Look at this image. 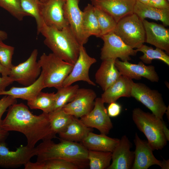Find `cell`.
Here are the masks:
<instances>
[{"mask_svg":"<svg viewBox=\"0 0 169 169\" xmlns=\"http://www.w3.org/2000/svg\"><path fill=\"white\" fill-rule=\"evenodd\" d=\"M9 108L6 116L1 122L2 130L22 133L27 138V145L32 147L40 140L56 137L51 129L48 113L33 115L22 103H15Z\"/></svg>","mask_w":169,"mask_h":169,"instance_id":"obj_1","label":"cell"},{"mask_svg":"<svg viewBox=\"0 0 169 169\" xmlns=\"http://www.w3.org/2000/svg\"><path fill=\"white\" fill-rule=\"evenodd\" d=\"M44 44L52 53L74 65L79 55L80 45L69 25L59 30L45 25L40 32Z\"/></svg>","mask_w":169,"mask_h":169,"instance_id":"obj_2","label":"cell"},{"mask_svg":"<svg viewBox=\"0 0 169 169\" xmlns=\"http://www.w3.org/2000/svg\"><path fill=\"white\" fill-rule=\"evenodd\" d=\"M55 143L52 139L43 141L36 148L37 161L52 159L69 160L89 166L88 150L80 143L60 139Z\"/></svg>","mask_w":169,"mask_h":169,"instance_id":"obj_3","label":"cell"},{"mask_svg":"<svg viewBox=\"0 0 169 169\" xmlns=\"http://www.w3.org/2000/svg\"><path fill=\"white\" fill-rule=\"evenodd\" d=\"M132 120L137 128L143 132L153 149H162L167 141L163 132L162 120L152 113L143 111L139 108L132 111Z\"/></svg>","mask_w":169,"mask_h":169,"instance_id":"obj_4","label":"cell"},{"mask_svg":"<svg viewBox=\"0 0 169 169\" xmlns=\"http://www.w3.org/2000/svg\"><path fill=\"white\" fill-rule=\"evenodd\" d=\"M44 75V88L63 87V82L71 72L74 65L61 59L53 53H44L38 61Z\"/></svg>","mask_w":169,"mask_h":169,"instance_id":"obj_5","label":"cell"},{"mask_svg":"<svg viewBox=\"0 0 169 169\" xmlns=\"http://www.w3.org/2000/svg\"><path fill=\"white\" fill-rule=\"evenodd\" d=\"M113 32L133 49L140 48L145 42V31L142 20L134 13L119 20Z\"/></svg>","mask_w":169,"mask_h":169,"instance_id":"obj_6","label":"cell"},{"mask_svg":"<svg viewBox=\"0 0 169 169\" xmlns=\"http://www.w3.org/2000/svg\"><path fill=\"white\" fill-rule=\"evenodd\" d=\"M131 96L142 103L157 118L163 119L167 107L162 94L157 90L151 89L143 83H134Z\"/></svg>","mask_w":169,"mask_h":169,"instance_id":"obj_7","label":"cell"},{"mask_svg":"<svg viewBox=\"0 0 169 169\" xmlns=\"http://www.w3.org/2000/svg\"><path fill=\"white\" fill-rule=\"evenodd\" d=\"M104 41L101 49L100 59L102 60L110 59L120 58L122 61L131 59V56H135L137 52L126 45L113 32L100 37Z\"/></svg>","mask_w":169,"mask_h":169,"instance_id":"obj_8","label":"cell"},{"mask_svg":"<svg viewBox=\"0 0 169 169\" xmlns=\"http://www.w3.org/2000/svg\"><path fill=\"white\" fill-rule=\"evenodd\" d=\"M35 147L27 145H21L15 151H10L5 140H0V167L5 168H17L24 165L36 156Z\"/></svg>","mask_w":169,"mask_h":169,"instance_id":"obj_9","label":"cell"},{"mask_svg":"<svg viewBox=\"0 0 169 169\" xmlns=\"http://www.w3.org/2000/svg\"><path fill=\"white\" fill-rule=\"evenodd\" d=\"M38 54V50L34 49L25 61L16 66H13L8 76L14 81L25 86L33 84L41 72V68L37 61Z\"/></svg>","mask_w":169,"mask_h":169,"instance_id":"obj_10","label":"cell"},{"mask_svg":"<svg viewBox=\"0 0 169 169\" xmlns=\"http://www.w3.org/2000/svg\"><path fill=\"white\" fill-rule=\"evenodd\" d=\"M66 0H45L41 1L40 13L45 24L61 30L69 25L64 16Z\"/></svg>","mask_w":169,"mask_h":169,"instance_id":"obj_11","label":"cell"},{"mask_svg":"<svg viewBox=\"0 0 169 169\" xmlns=\"http://www.w3.org/2000/svg\"><path fill=\"white\" fill-rule=\"evenodd\" d=\"M104 104L101 98H96L92 110L80 119L87 127L96 128L100 134L107 135L113 125Z\"/></svg>","mask_w":169,"mask_h":169,"instance_id":"obj_12","label":"cell"},{"mask_svg":"<svg viewBox=\"0 0 169 169\" xmlns=\"http://www.w3.org/2000/svg\"><path fill=\"white\" fill-rule=\"evenodd\" d=\"M96 61L95 58L88 54L83 45H80L78 57L71 72L64 81L63 86L70 85L79 81H83L90 85H96L90 78L89 71L91 66Z\"/></svg>","mask_w":169,"mask_h":169,"instance_id":"obj_13","label":"cell"},{"mask_svg":"<svg viewBox=\"0 0 169 169\" xmlns=\"http://www.w3.org/2000/svg\"><path fill=\"white\" fill-rule=\"evenodd\" d=\"M96 97V94L93 90L79 88L73 100L62 109L67 114L81 118L92 110Z\"/></svg>","mask_w":169,"mask_h":169,"instance_id":"obj_14","label":"cell"},{"mask_svg":"<svg viewBox=\"0 0 169 169\" xmlns=\"http://www.w3.org/2000/svg\"><path fill=\"white\" fill-rule=\"evenodd\" d=\"M115 65L121 75L130 79L140 80L143 77L152 82H157L159 80L155 67L146 65L141 61L133 64L116 59Z\"/></svg>","mask_w":169,"mask_h":169,"instance_id":"obj_15","label":"cell"},{"mask_svg":"<svg viewBox=\"0 0 169 169\" xmlns=\"http://www.w3.org/2000/svg\"><path fill=\"white\" fill-rule=\"evenodd\" d=\"M80 0H66L64 7V16L80 45L86 44L88 38L83 27V11L79 4Z\"/></svg>","mask_w":169,"mask_h":169,"instance_id":"obj_16","label":"cell"},{"mask_svg":"<svg viewBox=\"0 0 169 169\" xmlns=\"http://www.w3.org/2000/svg\"><path fill=\"white\" fill-rule=\"evenodd\" d=\"M91 4L111 16L117 23L132 14L136 0H90Z\"/></svg>","mask_w":169,"mask_h":169,"instance_id":"obj_17","label":"cell"},{"mask_svg":"<svg viewBox=\"0 0 169 169\" xmlns=\"http://www.w3.org/2000/svg\"><path fill=\"white\" fill-rule=\"evenodd\" d=\"M132 144L126 135L123 136L112 152L111 163L107 169H131L133 163L134 152Z\"/></svg>","mask_w":169,"mask_h":169,"instance_id":"obj_18","label":"cell"},{"mask_svg":"<svg viewBox=\"0 0 169 169\" xmlns=\"http://www.w3.org/2000/svg\"><path fill=\"white\" fill-rule=\"evenodd\" d=\"M134 141L136 148L132 169H147L154 165L161 166V161L155 157L147 141L141 139L136 133Z\"/></svg>","mask_w":169,"mask_h":169,"instance_id":"obj_19","label":"cell"},{"mask_svg":"<svg viewBox=\"0 0 169 169\" xmlns=\"http://www.w3.org/2000/svg\"><path fill=\"white\" fill-rule=\"evenodd\" d=\"M146 33L145 42L169 54V30L163 25L142 20Z\"/></svg>","mask_w":169,"mask_h":169,"instance_id":"obj_20","label":"cell"},{"mask_svg":"<svg viewBox=\"0 0 169 169\" xmlns=\"http://www.w3.org/2000/svg\"><path fill=\"white\" fill-rule=\"evenodd\" d=\"M134 82L132 79L121 75L118 79L104 91L101 99L105 103L116 102L121 97H130Z\"/></svg>","mask_w":169,"mask_h":169,"instance_id":"obj_21","label":"cell"},{"mask_svg":"<svg viewBox=\"0 0 169 169\" xmlns=\"http://www.w3.org/2000/svg\"><path fill=\"white\" fill-rule=\"evenodd\" d=\"M115 59H110L102 60L95 74V82L104 91L115 82L121 75L115 66Z\"/></svg>","mask_w":169,"mask_h":169,"instance_id":"obj_22","label":"cell"},{"mask_svg":"<svg viewBox=\"0 0 169 169\" xmlns=\"http://www.w3.org/2000/svg\"><path fill=\"white\" fill-rule=\"evenodd\" d=\"M119 140L109 137L105 134H96L91 131L80 143L88 150L112 152Z\"/></svg>","mask_w":169,"mask_h":169,"instance_id":"obj_23","label":"cell"},{"mask_svg":"<svg viewBox=\"0 0 169 169\" xmlns=\"http://www.w3.org/2000/svg\"><path fill=\"white\" fill-rule=\"evenodd\" d=\"M44 75L41 71L40 74L33 84L23 87H12L8 90L0 92V95H9L17 99L19 98L27 101L34 99L44 88Z\"/></svg>","mask_w":169,"mask_h":169,"instance_id":"obj_24","label":"cell"},{"mask_svg":"<svg viewBox=\"0 0 169 169\" xmlns=\"http://www.w3.org/2000/svg\"><path fill=\"white\" fill-rule=\"evenodd\" d=\"M133 13L141 20L148 18L161 21L163 25L169 26V9H159L136 0Z\"/></svg>","mask_w":169,"mask_h":169,"instance_id":"obj_25","label":"cell"},{"mask_svg":"<svg viewBox=\"0 0 169 169\" xmlns=\"http://www.w3.org/2000/svg\"><path fill=\"white\" fill-rule=\"evenodd\" d=\"M92 130V128L87 127L80 119L73 116L66 129L58 134L60 139L81 142Z\"/></svg>","mask_w":169,"mask_h":169,"instance_id":"obj_26","label":"cell"},{"mask_svg":"<svg viewBox=\"0 0 169 169\" xmlns=\"http://www.w3.org/2000/svg\"><path fill=\"white\" fill-rule=\"evenodd\" d=\"M25 169H81L87 166L71 161L52 159L35 162H28L24 165Z\"/></svg>","mask_w":169,"mask_h":169,"instance_id":"obj_27","label":"cell"},{"mask_svg":"<svg viewBox=\"0 0 169 169\" xmlns=\"http://www.w3.org/2000/svg\"><path fill=\"white\" fill-rule=\"evenodd\" d=\"M83 27L86 37H101V31L94 11V7L88 3L83 11Z\"/></svg>","mask_w":169,"mask_h":169,"instance_id":"obj_28","label":"cell"},{"mask_svg":"<svg viewBox=\"0 0 169 169\" xmlns=\"http://www.w3.org/2000/svg\"><path fill=\"white\" fill-rule=\"evenodd\" d=\"M48 114L51 129L56 135L66 129L73 116L66 113L62 109L51 111Z\"/></svg>","mask_w":169,"mask_h":169,"instance_id":"obj_29","label":"cell"},{"mask_svg":"<svg viewBox=\"0 0 169 169\" xmlns=\"http://www.w3.org/2000/svg\"><path fill=\"white\" fill-rule=\"evenodd\" d=\"M55 98L54 92L45 93L41 91L33 99L27 101V105L31 109H40L49 113L53 110Z\"/></svg>","mask_w":169,"mask_h":169,"instance_id":"obj_30","label":"cell"},{"mask_svg":"<svg viewBox=\"0 0 169 169\" xmlns=\"http://www.w3.org/2000/svg\"><path fill=\"white\" fill-rule=\"evenodd\" d=\"M79 88V85L75 84L63 86L57 89V93H55L52 111L61 109L65 105L72 101Z\"/></svg>","mask_w":169,"mask_h":169,"instance_id":"obj_31","label":"cell"},{"mask_svg":"<svg viewBox=\"0 0 169 169\" xmlns=\"http://www.w3.org/2000/svg\"><path fill=\"white\" fill-rule=\"evenodd\" d=\"M136 50L137 52L140 51L143 53V55L139 58L144 63L150 64L153 60L158 59L169 65V56L160 49L156 48L154 49L151 47L143 44Z\"/></svg>","mask_w":169,"mask_h":169,"instance_id":"obj_32","label":"cell"},{"mask_svg":"<svg viewBox=\"0 0 169 169\" xmlns=\"http://www.w3.org/2000/svg\"><path fill=\"white\" fill-rule=\"evenodd\" d=\"M112 152L88 150V159L90 169H107L110 164Z\"/></svg>","mask_w":169,"mask_h":169,"instance_id":"obj_33","label":"cell"},{"mask_svg":"<svg viewBox=\"0 0 169 169\" xmlns=\"http://www.w3.org/2000/svg\"><path fill=\"white\" fill-rule=\"evenodd\" d=\"M23 10L34 18L37 28L38 34L40 33L45 25L40 12L41 1L39 0H19Z\"/></svg>","mask_w":169,"mask_h":169,"instance_id":"obj_34","label":"cell"},{"mask_svg":"<svg viewBox=\"0 0 169 169\" xmlns=\"http://www.w3.org/2000/svg\"><path fill=\"white\" fill-rule=\"evenodd\" d=\"M94 7L95 13L101 31V36L113 32L117 24L114 19L102 10L94 6Z\"/></svg>","mask_w":169,"mask_h":169,"instance_id":"obj_35","label":"cell"},{"mask_svg":"<svg viewBox=\"0 0 169 169\" xmlns=\"http://www.w3.org/2000/svg\"><path fill=\"white\" fill-rule=\"evenodd\" d=\"M0 7L20 21L26 16H30L23 10L19 0H0Z\"/></svg>","mask_w":169,"mask_h":169,"instance_id":"obj_36","label":"cell"},{"mask_svg":"<svg viewBox=\"0 0 169 169\" xmlns=\"http://www.w3.org/2000/svg\"><path fill=\"white\" fill-rule=\"evenodd\" d=\"M14 47L6 45L0 40V63L10 70L13 65L12 64Z\"/></svg>","mask_w":169,"mask_h":169,"instance_id":"obj_37","label":"cell"},{"mask_svg":"<svg viewBox=\"0 0 169 169\" xmlns=\"http://www.w3.org/2000/svg\"><path fill=\"white\" fill-rule=\"evenodd\" d=\"M16 102V99L9 95H4L0 99V130L3 114L8 107Z\"/></svg>","mask_w":169,"mask_h":169,"instance_id":"obj_38","label":"cell"},{"mask_svg":"<svg viewBox=\"0 0 169 169\" xmlns=\"http://www.w3.org/2000/svg\"><path fill=\"white\" fill-rule=\"evenodd\" d=\"M109 104L107 110L109 116L114 117L119 115L121 110V105L116 102H112Z\"/></svg>","mask_w":169,"mask_h":169,"instance_id":"obj_39","label":"cell"},{"mask_svg":"<svg viewBox=\"0 0 169 169\" xmlns=\"http://www.w3.org/2000/svg\"><path fill=\"white\" fill-rule=\"evenodd\" d=\"M147 4L159 9H169V2L167 0H150Z\"/></svg>","mask_w":169,"mask_h":169,"instance_id":"obj_40","label":"cell"},{"mask_svg":"<svg viewBox=\"0 0 169 169\" xmlns=\"http://www.w3.org/2000/svg\"><path fill=\"white\" fill-rule=\"evenodd\" d=\"M14 81L9 76L0 77V92L5 90L6 88Z\"/></svg>","mask_w":169,"mask_h":169,"instance_id":"obj_41","label":"cell"},{"mask_svg":"<svg viewBox=\"0 0 169 169\" xmlns=\"http://www.w3.org/2000/svg\"><path fill=\"white\" fill-rule=\"evenodd\" d=\"M162 129L163 134L167 141H169V130L165 122L162 120Z\"/></svg>","mask_w":169,"mask_h":169,"instance_id":"obj_42","label":"cell"},{"mask_svg":"<svg viewBox=\"0 0 169 169\" xmlns=\"http://www.w3.org/2000/svg\"><path fill=\"white\" fill-rule=\"evenodd\" d=\"M0 73L2 76H8L10 70L4 67L0 63Z\"/></svg>","mask_w":169,"mask_h":169,"instance_id":"obj_43","label":"cell"},{"mask_svg":"<svg viewBox=\"0 0 169 169\" xmlns=\"http://www.w3.org/2000/svg\"><path fill=\"white\" fill-rule=\"evenodd\" d=\"M9 135L8 132L0 130V140H5Z\"/></svg>","mask_w":169,"mask_h":169,"instance_id":"obj_44","label":"cell"},{"mask_svg":"<svg viewBox=\"0 0 169 169\" xmlns=\"http://www.w3.org/2000/svg\"><path fill=\"white\" fill-rule=\"evenodd\" d=\"M162 169H168L169 168V160H165L163 159L161 161V166L160 167Z\"/></svg>","mask_w":169,"mask_h":169,"instance_id":"obj_45","label":"cell"},{"mask_svg":"<svg viewBox=\"0 0 169 169\" xmlns=\"http://www.w3.org/2000/svg\"><path fill=\"white\" fill-rule=\"evenodd\" d=\"M8 38V34L5 31L0 30V39L2 40L6 39Z\"/></svg>","mask_w":169,"mask_h":169,"instance_id":"obj_46","label":"cell"},{"mask_svg":"<svg viewBox=\"0 0 169 169\" xmlns=\"http://www.w3.org/2000/svg\"><path fill=\"white\" fill-rule=\"evenodd\" d=\"M141 3L147 4L150 0H136Z\"/></svg>","mask_w":169,"mask_h":169,"instance_id":"obj_47","label":"cell"},{"mask_svg":"<svg viewBox=\"0 0 169 169\" xmlns=\"http://www.w3.org/2000/svg\"><path fill=\"white\" fill-rule=\"evenodd\" d=\"M39 0L41 2H43V1H44L45 0Z\"/></svg>","mask_w":169,"mask_h":169,"instance_id":"obj_48","label":"cell"},{"mask_svg":"<svg viewBox=\"0 0 169 169\" xmlns=\"http://www.w3.org/2000/svg\"><path fill=\"white\" fill-rule=\"evenodd\" d=\"M168 2H169V0H167Z\"/></svg>","mask_w":169,"mask_h":169,"instance_id":"obj_49","label":"cell"},{"mask_svg":"<svg viewBox=\"0 0 169 169\" xmlns=\"http://www.w3.org/2000/svg\"></svg>","mask_w":169,"mask_h":169,"instance_id":"obj_50","label":"cell"}]
</instances>
